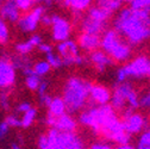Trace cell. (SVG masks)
Instances as JSON below:
<instances>
[{
	"instance_id": "obj_3",
	"label": "cell",
	"mask_w": 150,
	"mask_h": 149,
	"mask_svg": "<svg viewBox=\"0 0 150 149\" xmlns=\"http://www.w3.org/2000/svg\"><path fill=\"white\" fill-rule=\"evenodd\" d=\"M126 100L129 101L131 109H136L139 106L136 93L131 88V86L129 84H119L116 87L115 94L112 97V106L116 109H122Z\"/></svg>"
},
{
	"instance_id": "obj_37",
	"label": "cell",
	"mask_w": 150,
	"mask_h": 149,
	"mask_svg": "<svg viewBox=\"0 0 150 149\" xmlns=\"http://www.w3.org/2000/svg\"><path fill=\"white\" fill-rule=\"evenodd\" d=\"M51 100H52V99H51L48 94H44V96L40 97V101H41V104H42V105H45V106H48V107H49Z\"/></svg>"
},
{
	"instance_id": "obj_1",
	"label": "cell",
	"mask_w": 150,
	"mask_h": 149,
	"mask_svg": "<svg viewBox=\"0 0 150 149\" xmlns=\"http://www.w3.org/2000/svg\"><path fill=\"white\" fill-rule=\"evenodd\" d=\"M116 28L127 36L131 43H139L150 36V18L141 19L130 9H124L116 22Z\"/></svg>"
},
{
	"instance_id": "obj_34",
	"label": "cell",
	"mask_w": 150,
	"mask_h": 149,
	"mask_svg": "<svg viewBox=\"0 0 150 149\" xmlns=\"http://www.w3.org/2000/svg\"><path fill=\"white\" fill-rule=\"evenodd\" d=\"M29 41L31 42V44H32L33 47H38V45L42 43V37H41L40 35H33Z\"/></svg>"
},
{
	"instance_id": "obj_35",
	"label": "cell",
	"mask_w": 150,
	"mask_h": 149,
	"mask_svg": "<svg viewBox=\"0 0 150 149\" xmlns=\"http://www.w3.org/2000/svg\"><path fill=\"white\" fill-rule=\"evenodd\" d=\"M47 88H48V82H47V81H41L40 87H38V89H37V92H38L40 97H42V96H44V94H45Z\"/></svg>"
},
{
	"instance_id": "obj_15",
	"label": "cell",
	"mask_w": 150,
	"mask_h": 149,
	"mask_svg": "<svg viewBox=\"0 0 150 149\" xmlns=\"http://www.w3.org/2000/svg\"><path fill=\"white\" fill-rule=\"evenodd\" d=\"M110 55L113 59H116L117 61H124L130 56V48H129V45H126L125 43L119 41V43L115 47V49L111 51Z\"/></svg>"
},
{
	"instance_id": "obj_20",
	"label": "cell",
	"mask_w": 150,
	"mask_h": 149,
	"mask_svg": "<svg viewBox=\"0 0 150 149\" xmlns=\"http://www.w3.org/2000/svg\"><path fill=\"white\" fill-rule=\"evenodd\" d=\"M36 115H37V111H36V109H33V107H31L29 111H26L25 114H23V117H22V119H21L22 126H23V128L30 126V125L33 123V121H35V118H36Z\"/></svg>"
},
{
	"instance_id": "obj_43",
	"label": "cell",
	"mask_w": 150,
	"mask_h": 149,
	"mask_svg": "<svg viewBox=\"0 0 150 149\" xmlns=\"http://www.w3.org/2000/svg\"><path fill=\"white\" fill-rule=\"evenodd\" d=\"M12 149H22L19 145H18V144H16V143H13L12 144Z\"/></svg>"
},
{
	"instance_id": "obj_10",
	"label": "cell",
	"mask_w": 150,
	"mask_h": 149,
	"mask_svg": "<svg viewBox=\"0 0 150 149\" xmlns=\"http://www.w3.org/2000/svg\"><path fill=\"white\" fill-rule=\"evenodd\" d=\"M54 129L60 133H73L75 129V122L68 115H63L61 117L56 118Z\"/></svg>"
},
{
	"instance_id": "obj_7",
	"label": "cell",
	"mask_w": 150,
	"mask_h": 149,
	"mask_svg": "<svg viewBox=\"0 0 150 149\" xmlns=\"http://www.w3.org/2000/svg\"><path fill=\"white\" fill-rule=\"evenodd\" d=\"M51 26H52V38L59 42L67 41L70 33V25L67 21L62 19L60 16H51Z\"/></svg>"
},
{
	"instance_id": "obj_32",
	"label": "cell",
	"mask_w": 150,
	"mask_h": 149,
	"mask_svg": "<svg viewBox=\"0 0 150 149\" xmlns=\"http://www.w3.org/2000/svg\"><path fill=\"white\" fill-rule=\"evenodd\" d=\"M138 145H150V131H146L142 135Z\"/></svg>"
},
{
	"instance_id": "obj_19",
	"label": "cell",
	"mask_w": 150,
	"mask_h": 149,
	"mask_svg": "<svg viewBox=\"0 0 150 149\" xmlns=\"http://www.w3.org/2000/svg\"><path fill=\"white\" fill-rule=\"evenodd\" d=\"M129 9L131 11L150 14V0H134V1L130 3Z\"/></svg>"
},
{
	"instance_id": "obj_22",
	"label": "cell",
	"mask_w": 150,
	"mask_h": 149,
	"mask_svg": "<svg viewBox=\"0 0 150 149\" xmlns=\"http://www.w3.org/2000/svg\"><path fill=\"white\" fill-rule=\"evenodd\" d=\"M91 4L89 0H70V1H64V5L70 6L73 10L82 11Z\"/></svg>"
},
{
	"instance_id": "obj_27",
	"label": "cell",
	"mask_w": 150,
	"mask_h": 149,
	"mask_svg": "<svg viewBox=\"0 0 150 149\" xmlns=\"http://www.w3.org/2000/svg\"><path fill=\"white\" fill-rule=\"evenodd\" d=\"M35 47L31 44V42L30 41H28V42H23V43H18L17 45H16V50L19 53V54H22L23 56L25 54H28V53H30L32 49H33Z\"/></svg>"
},
{
	"instance_id": "obj_16",
	"label": "cell",
	"mask_w": 150,
	"mask_h": 149,
	"mask_svg": "<svg viewBox=\"0 0 150 149\" xmlns=\"http://www.w3.org/2000/svg\"><path fill=\"white\" fill-rule=\"evenodd\" d=\"M82 29L85 33L87 35H98L103 29V23L97 22L94 19H92V18L87 17L82 24Z\"/></svg>"
},
{
	"instance_id": "obj_13",
	"label": "cell",
	"mask_w": 150,
	"mask_h": 149,
	"mask_svg": "<svg viewBox=\"0 0 150 149\" xmlns=\"http://www.w3.org/2000/svg\"><path fill=\"white\" fill-rule=\"evenodd\" d=\"M119 41L120 40L118 38V35L116 31H108L104 36V40L101 41V45L107 54H111V51L115 49V47L119 43Z\"/></svg>"
},
{
	"instance_id": "obj_4",
	"label": "cell",
	"mask_w": 150,
	"mask_h": 149,
	"mask_svg": "<svg viewBox=\"0 0 150 149\" xmlns=\"http://www.w3.org/2000/svg\"><path fill=\"white\" fill-rule=\"evenodd\" d=\"M57 50L61 55L62 65L70 66V65H81L83 62V59L79 55L78 47L71 41H64L61 42L57 45Z\"/></svg>"
},
{
	"instance_id": "obj_26",
	"label": "cell",
	"mask_w": 150,
	"mask_h": 149,
	"mask_svg": "<svg viewBox=\"0 0 150 149\" xmlns=\"http://www.w3.org/2000/svg\"><path fill=\"white\" fill-rule=\"evenodd\" d=\"M8 41V29L6 23L0 18V44H5Z\"/></svg>"
},
{
	"instance_id": "obj_12",
	"label": "cell",
	"mask_w": 150,
	"mask_h": 149,
	"mask_svg": "<svg viewBox=\"0 0 150 149\" xmlns=\"http://www.w3.org/2000/svg\"><path fill=\"white\" fill-rule=\"evenodd\" d=\"M89 94H91L93 100L97 101L98 104H100L101 106L106 105V103L110 100V92L101 86H92L91 91H89Z\"/></svg>"
},
{
	"instance_id": "obj_28",
	"label": "cell",
	"mask_w": 150,
	"mask_h": 149,
	"mask_svg": "<svg viewBox=\"0 0 150 149\" xmlns=\"http://www.w3.org/2000/svg\"><path fill=\"white\" fill-rule=\"evenodd\" d=\"M4 122H5L10 128H11V126H12V128L22 126V124H21V119H18L17 116H14V115H10V116H7V117L5 118Z\"/></svg>"
},
{
	"instance_id": "obj_31",
	"label": "cell",
	"mask_w": 150,
	"mask_h": 149,
	"mask_svg": "<svg viewBox=\"0 0 150 149\" xmlns=\"http://www.w3.org/2000/svg\"><path fill=\"white\" fill-rule=\"evenodd\" d=\"M30 109H31V105H30V103H28V101H24V103H21L19 105L17 106L16 111H17V112H22V114H25L26 111H29Z\"/></svg>"
},
{
	"instance_id": "obj_33",
	"label": "cell",
	"mask_w": 150,
	"mask_h": 149,
	"mask_svg": "<svg viewBox=\"0 0 150 149\" xmlns=\"http://www.w3.org/2000/svg\"><path fill=\"white\" fill-rule=\"evenodd\" d=\"M8 129H10V126H8L5 122H1V123H0V140L4 138V137L7 135Z\"/></svg>"
},
{
	"instance_id": "obj_6",
	"label": "cell",
	"mask_w": 150,
	"mask_h": 149,
	"mask_svg": "<svg viewBox=\"0 0 150 149\" xmlns=\"http://www.w3.org/2000/svg\"><path fill=\"white\" fill-rule=\"evenodd\" d=\"M123 69L126 77H150V61L145 57H138Z\"/></svg>"
},
{
	"instance_id": "obj_2",
	"label": "cell",
	"mask_w": 150,
	"mask_h": 149,
	"mask_svg": "<svg viewBox=\"0 0 150 149\" xmlns=\"http://www.w3.org/2000/svg\"><path fill=\"white\" fill-rule=\"evenodd\" d=\"M91 87L92 85L89 82L82 81L76 78H73L67 82L62 100L69 112H75L83 106L85 99L89 94Z\"/></svg>"
},
{
	"instance_id": "obj_5",
	"label": "cell",
	"mask_w": 150,
	"mask_h": 149,
	"mask_svg": "<svg viewBox=\"0 0 150 149\" xmlns=\"http://www.w3.org/2000/svg\"><path fill=\"white\" fill-rule=\"evenodd\" d=\"M43 14H44V7L43 6L35 7L30 13L19 18V21L17 22L18 28L24 32H31V31L36 30L37 24H38V22L41 21Z\"/></svg>"
},
{
	"instance_id": "obj_9",
	"label": "cell",
	"mask_w": 150,
	"mask_h": 149,
	"mask_svg": "<svg viewBox=\"0 0 150 149\" xmlns=\"http://www.w3.org/2000/svg\"><path fill=\"white\" fill-rule=\"evenodd\" d=\"M19 9L17 7L14 0H8L5 1L0 6V18L5 22L8 21L11 23H17L21 18V13H19Z\"/></svg>"
},
{
	"instance_id": "obj_21",
	"label": "cell",
	"mask_w": 150,
	"mask_h": 149,
	"mask_svg": "<svg viewBox=\"0 0 150 149\" xmlns=\"http://www.w3.org/2000/svg\"><path fill=\"white\" fill-rule=\"evenodd\" d=\"M32 70H33V73L36 74L37 77L41 78V77L45 75V74L50 70V66L48 65L47 61H41V62H37L36 65H33Z\"/></svg>"
},
{
	"instance_id": "obj_40",
	"label": "cell",
	"mask_w": 150,
	"mask_h": 149,
	"mask_svg": "<svg viewBox=\"0 0 150 149\" xmlns=\"http://www.w3.org/2000/svg\"><path fill=\"white\" fill-rule=\"evenodd\" d=\"M117 78H118V81H119V82H123V81H124V80H125V79L127 78L123 68L118 70V75H117Z\"/></svg>"
},
{
	"instance_id": "obj_36",
	"label": "cell",
	"mask_w": 150,
	"mask_h": 149,
	"mask_svg": "<svg viewBox=\"0 0 150 149\" xmlns=\"http://www.w3.org/2000/svg\"><path fill=\"white\" fill-rule=\"evenodd\" d=\"M38 49H40L42 53H44L45 55L49 54V53H51V50H52V48H51L50 44H44V43H41V44L38 45Z\"/></svg>"
},
{
	"instance_id": "obj_29",
	"label": "cell",
	"mask_w": 150,
	"mask_h": 149,
	"mask_svg": "<svg viewBox=\"0 0 150 149\" xmlns=\"http://www.w3.org/2000/svg\"><path fill=\"white\" fill-rule=\"evenodd\" d=\"M32 4L33 1H31V0H16V5L19 9V11H28Z\"/></svg>"
},
{
	"instance_id": "obj_44",
	"label": "cell",
	"mask_w": 150,
	"mask_h": 149,
	"mask_svg": "<svg viewBox=\"0 0 150 149\" xmlns=\"http://www.w3.org/2000/svg\"><path fill=\"white\" fill-rule=\"evenodd\" d=\"M1 4H3V3H1V1H0V6H1Z\"/></svg>"
},
{
	"instance_id": "obj_14",
	"label": "cell",
	"mask_w": 150,
	"mask_h": 149,
	"mask_svg": "<svg viewBox=\"0 0 150 149\" xmlns=\"http://www.w3.org/2000/svg\"><path fill=\"white\" fill-rule=\"evenodd\" d=\"M79 42H80V45L83 49H87V50H93V49H96L100 44V40H99L98 35H87V33H83V35L80 36Z\"/></svg>"
},
{
	"instance_id": "obj_39",
	"label": "cell",
	"mask_w": 150,
	"mask_h": 149,
	"mask_svg": "<svg viewBox=\"0 0 150 149\" xmlns=\"http://www.w3.org/2000/svg\"><path fill=\"white\" fill-rule=\"evenodd\" d=\"M41 22L45 25H51V16H48V14H43L42 18H41Z\"/></svg>"
},
{
	"instance_id": "obj_17",
	"label": "cell",
	"mask_w": 150,
	"mask_h": 149,
	"mask_svg": "<svg viewBox=\"0 0 150 149\" xmlns=\"http://www.w3.org/2000/svg\"><path fill=\"white\" fill-rule=\"evenodd\" d=\"M92 61L96 63V66L98 67V69L100 72L104 70L105 66H108L112 63V59L108 57V55L100 53V51H96V53L92 54Z\"/></svg>"
},
{
	"instance_id": "obj_30",
	"label": "cell",
	"mask_w": 150,
	"mask_h": 149,
	"mask_svg": "<svg viewBox=\"0 0 150 149\" xmlns=\"http://www.w3.org/2000/svg\"><path fill=\"white\" fill-rule=\"evenodd\" d=\"M0 106H1L4 110H8V107H10L8 96H7V93H5V92L0 93Z\"/></svg>"
},
{
	"instance_id": "obj_25",
	"label": "cell",
	"mask_w": 150,
	"mask_h": 149,
	"mask_svg": "<svg viewBox=\"0 0 150 149\" xmlns=\"http://www.w3.org/2000/svg\"><path fill=\"white\" fill-rule=\"evenodd\" d=\"M47 62L50 67H54V68H59L62 66V60L61 57H59L57 55H54L52 51L47 54Z\"/></svg>"
},
{
	"instance_id": "obj_42",
	"label": "cell",
	"mask_w": 150,
	"mask_h": 149,
	"mask_svg": "<svg viewBox=\"0 0 150 149\" xmlns=\"http://www.w3.org/2000/svg\"><path fill=\"white\" fill-rule=\"evenodd\" d=\"M138 149H150V145H138Z\"/></svg>"
},
{
	"instance_id": "obj_24",
	"label": "cell",
	"mask_w": 150,
	"mask_h": 149,
	"mask_svg": "<svg viewBox=\"0 0 150 149\" xmlns=\"http://www.w3.org/2000/svg\"><path fill=\"white\" fill-rule=\"evenodd\" d=\"M120 5H122V1H119V0H116V1H100L99 3V6L101 9H104L106 12H108L110 14L115 10H117L118 7H120Z\"/></svg>"
},
{
	"instance_id": "obj_23",
	"label": "cell",
	"mask_w": 150,
	"mask_h": 149,
	"mask_svg": "<svg viewBox=\"0 0 150 149\" xmlns=\"http://www.w3.org/2000/svg\"><path fill=\"white\" fill-rule=\"evenodd\" d=\"M25 84H26L28 88H30L31 91H37L40 87V84H41V79H40V77H37L33 73V74H31V75L26 77Z\"/></svg>"
},
{
	"instance_id": "obj_41",
	"label": "cell",
	"mask_w": 150,
	"mask_h": 149,
	"mask_svg": "<svg viewBox=\"0 0 150 149\" xmlns=\"http://www.w3.org/2000/svg\"><path fill=\"white\" fill-rule=\"evenodd\" d=\"M92 149H111V148L107 145H103V144H96L92 147Z\"/></svg>"
},
{
	"instance_id": "obj_18",
	"label": "cell",
	"mask_w": 150,
	"mask_h": 149,
	"mask_svg": "<svg viewBox=\"0 0 150 149\" xmlns=\"http://www.w3.org/2000/svg\"><path fill=\"white\" fill-rule=\"evenodd\" d=\"M64 111H66V106L61 98H55L51 100L49 105V114H51L54 117L57 118L64 115Z\"/></svg>"
},
{
	"instance_id": "obj_11",
	"label": "cell",
	"mask_w": 150,
	"mask_h": 149,
	"mask_svg": "<svg viewBox=\"0 0 150 149\" xmlns=\"http://www.w3.org/2000/svg\"><path fill=\"white\" fill-rule=\"evenodd\" d=\"M143 125V118L139 115H131L129 117L125 118V122L123 123L124 130L126 131V134H131V133H137L141 130Z\"/></svg>"
},
{
	"instance_id": "obj_38",
	"label": "cell",
	"mask_w": 150,
	"mask_h": 149,
	"mask_svg": "<svg viewBox=\"0 0 150 149\" xmlns=\"http://www.w3.org/2000/svg\"><path fill=\"white\" fill-rule=\"evenodd\" d=\"M138 105L144 106V107H149V109H150V93H149L146 97H144L141 101H138Z\"/></svg>"
},
{
	"instance_id": "obj_8",
	"label": "cell",
	"mask_w": 150,
	"mask_h": 149,
	"mask_svg": "<svg viewBox=\"0 0 150 149\" xmlns=\"http://www.w3.org/2000/svg\"><path fill=\"white\" fill-rule=\"evenodd\" d=\"M16 81V69L6 59H0V88H7Z\"/></svg>"
}]
</instances>
